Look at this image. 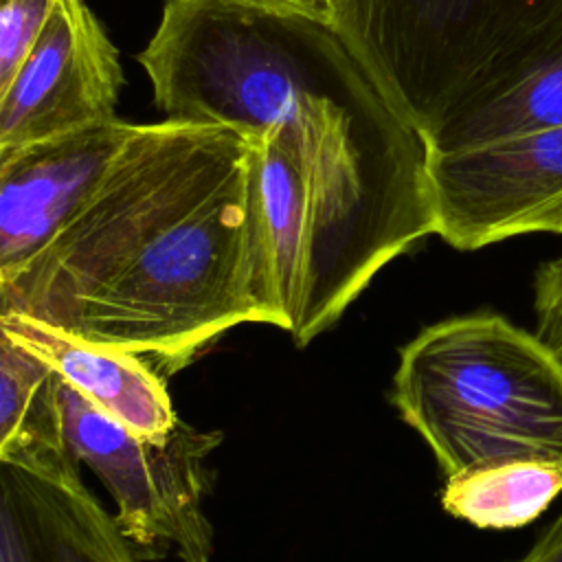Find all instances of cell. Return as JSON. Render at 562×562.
I'll list each match as a JSON object with an SVG mask.
<instances>
[{
	"mask_svg": "<svg viewBox=\"0 0 562 562\" xmlns=\"http://www.w3.org/2000/svg\"><path fill=\"white\" fill-rule=\"evenodd\" d=\"M347 2H349V0H331V4H334V9H336V29H338V20H340V15H342Z\"/></svg>",
	"mask_w": 562,
	"mask_h": 562,
	"instance_id": "obj_18",
	"label": "cell"
},
{
	"mask_svg": "<svg viewBox=\"0 0 562 562\" xmlns=\"http://www.w3.org/2000/svg\"><path fill=\"white\" fill-rule=\"evenodd\" d=\"M136 130L114 116L0 154V281L61 231Z\"/></svg>",
	"mask_w": 562,
	"mask_h": 562,
	"instance_id": "obj_8",
	"label": "cell"
},
{
	"mask_svg": "<svg viewBox=\"0 0 562 562\" xmlns=\"http://www.w3.org/2000/svg\"><path fill=\"white\" fill-rule=\"evenodd\" d=\"M138 64L167 119L270 132L303 169L296 345L435 235L428 143L334 24L235 0H167Z\"/></svg>",
	"mask_w": 562,
	"mask_h": 562,
	"instance_id": "obj_1",
	"label": "cell"
},
{
	"mask_svg": "<svg viewBox=\"0 0 562 562\" xmlns=\"http://www.w3.org/2000/svg\"><path fill=\"white\" fill-rule=\"evenodd\" d=\"M338 31L424 134L562 35V0H349Z\"/></svg>",
	"mask_w": 562,
	"mask_h": 562,
	"instance_id": "obj_4",
	"label": "cell"
},
{
	"mask_svg": "<svg viewBox=\"0 0 562 562\" xmlns=\"http://www.w3.org/2000/svg\"><path fill=\"white\" fill-rule=\"evenodd\" d=\"M57 397L68 450L110 492L130 544L182 562H211L213 525L202 501L206 457L222 443V432L178 419L165 437L136 435L59 375Z\"/></svg>",
	"mask_w": 562,
	"mask_h": 562,
	"instance_id": "obj_5",
	"label": "cell"
},
{
	"mask_svg": "<svg viewBox=\"0 0 562 562\" xmlns=\"http://www.w3.org/2000/svg\"><path fill=\"white\" fill-rule=\"evenodd\" d=\"M0 331L136 435L165 437L180 419L162 378L143 356L70 336L18 312H0Z\"/></svg>",
	"mask_w": 562,
	"mask_h": 562,
	"instance_id": "obj_10",
	"label": "cell"
},
{
	"mask_svg": "<svg viewBox=\"0 0 562 562\" xmlns=\"http://www.w3.org/2000/svg\"><path fill=\"white\" fill-rule=\"evenodd\" d=\"M0 461L26 465L79 463L66 443L57 373L0 331Z\"/></svg>",
	"mask_w": 562,
	"mask_h": 562,
	"instance_id": "obj_12",
	"label": "cell"
},
{
	"mask_svg": "<svg viewBox=\"0 0 562 562\" xmlns=\"http://www.w3.org/2000/svg\"><path fill=\"white\" fill-rule=\"evenodd\" d=\"M536 334L562 356V252L544 261L533 283Z\"/></svg>",
	"mask_w": 562,
	"mask_h": 562,
	"instance_id": "obj_15",
	"label": "cell"
},
{
	"mask_svg": "<svg viewBox=\"0 0 562 562\" xmlns=\"http://www.w3.org/2000/svg\"><path fill=\"white\" fill-rule=\"evenodd\" d=\"M0 562H136L116 516L79 476L55 468L0 461Z\"/></svg>",
	"mask_w": 562,
	"mask_h": 562,
	"instance_id": "obj_9",
	"label": "cell"
},
{
	"mask_svg": "<svg viewBox=\"0 0 562 562\" xmlns=\"http://www.w3.org/2000/svg\"><path fill=\"white\" fill-rule=\"evenodd\" d=\"M239 4L257 7V9H268L277 13H294V15H305L314 20H323L336 26V9L331 0H235Z\"/></svg>",
	"mask_w": 562,
	"mask_h": 562,
	"instance_id": "obj_16",
	"label": "cell"
},
{
	"mask_svg": "<svg viewBox=\"0 0 562 562\" xmlns=\"http://www.w3.org/2000/svg\"><path fill=\"white\" fill-rule=\"evenodd\" d=\"M428 189L435 235L452 248L562 235V127L430 151Z\"/></svg>",
	"mask_w": 562,
	"mask_h": 562,
	"instance_id": "obj_6",
	"label": "cell"
},
{
	"mask_svg": "<svg viewBox=\"0 0 562 562\" xmlns=\"http://www.w3.org/2000/svg\"><path fill=\"white\" fill-rule=\"evenodd\" d=\"M393 404L446 479L476 463H562V356L501 314L452 316L400 351Z\"/></svg>",
	"mask_w": 562,
	"mask_h": 562,
	"instance_id": "obj_3",
	"label": "cell"
},
{
	"mask_svg": "<svg viewBox=\"0 0 562 562\" xmlns=\"http://www.w3.org/2000/svg\"><path fill=\"white\" fill-rule=\"evenodd\" d=\"M119 50L86 0H64L0 88V154L114 119Z\"/></svg>",
	"mask_w": 562,
	"mask_h": 562,
	"instance_id": "obj_7",
	"label": "cell"
},
{
	"mask_svg": "<svg viewBox=\"0 0 562 562\" xmlns=\"http://www.w3.org/2000/svg\"><path fill=\"white\" fill-rule=\"evenodd\" d=\"M64 0H0V88H4Z\"/></svg>",
	"mask_w": 562,
	"mask_h": 562,
	"instance_id": "obj_14",
	"label": "cell"
},
{
	"mask_svg": "<svg viewBox=\"0 0 562 562\" xmlns=\"http://www.w3.org/2000/svg\"><path fill=\"white\" fill-rule=\"evenodd\" d=\"M562 127V35L450 108L426 134L430 151H454Z\"/></svg>",
	"mask_w": 562,
	"mask_h": 562,
	"instance_id": "obj_11",
	"label": "cell"
},
{
	"mask_svg": "<svg viewBox=\"0 0 562 562\" xmlns=\"http://www.w3.org/2000/svg\"><path fill=\"white\" fill-rule=\"evenodd\" d=\"M562 492V463L538 457L494 459L448 476L443 509L483 529L522 527Z\"/></svg>",
	"mask_w": 562,
	"mask_h": 562,
	"instance_id": "obj_13",
	"label": "cell"
},
{
	"mask_svg": "<svg viewBox=\"0 0 562 562\" xmlns=\"http://www.w3.org/2000/svg\"><path fill=\"white\" fill-rule=\"evenodd\" d=\"M250 138L206 123H138L61 231L0 281V312L143 356L165 373L220 334L263 323Z\"/></svg>",
	"mask_w": 562,
	"mask_h": 562,
	"instance_id": "obj_2",
	"label": "cell"
},
{
	"mask_svg": "<svg viewBox=\"0 0 562 562\" xmlns=\"http://www.w3.org/2000/svg\"><path fill=\"white\" fill-rule=\"evenodd\" d=\"M514 562H562V512L542 531L536 544Z\"/></svg>",
	"mask_w": 562,
	"mask_h": 562,
	"instance_id": "obj_17",
	"label": "cell"
}]
</instances>
